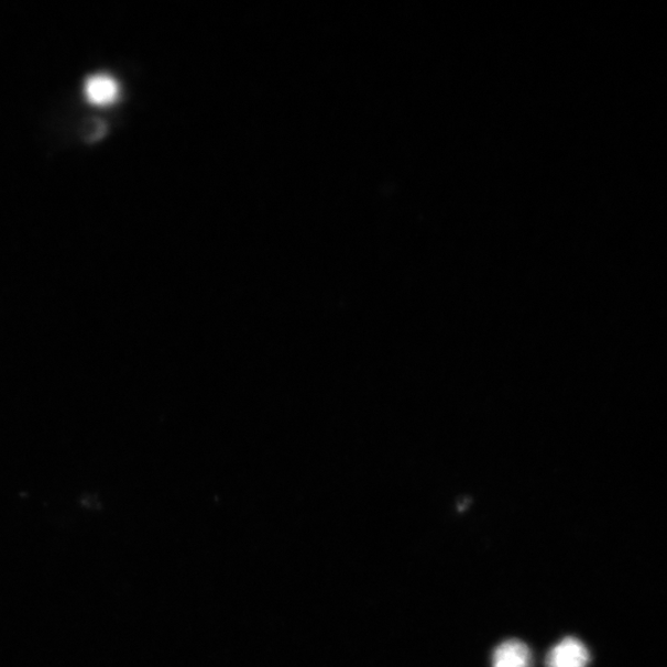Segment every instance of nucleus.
<instances>
[{"label": "nucleus", "instance_id": "1", "mask_svg": "<svg viewBox=\"0 0 667 667\" xmlns=\"http://www.w3.org/2000/svg\"><path fill=\"white\" fill-rule=\"evenodd\" d=\"M545 663L547 667H586L590 653L582 642L570 636L554 646Z\"/></svg>", "mask_w": 667, "mask_h": 667}, {"label": "nucleus", "instance_id": "2", "mask_svg": "<svg viewBox=\"0 0 667 667\" xmlns=\"http://www.w3.org/2000/svg\"><path fill=\"white\" fill-rule=\"evenodd\" d=\"M533 656L528 645L510 639L500 644L493 653L492 667H532Z\"/></svg>", "mask_w": 667, "mask_h": 667}, {"label": "nucleus", "instance_id": "3", "mask_svg": "<svg viewBox=\"0 0 667 667\" xmlns=\"http://www.w3.org/2000/svg\"><path fill=\"white\" fill-rule=\"evenodd\" d=\"M85 94L90 103L107 107L113 105L119 97V85L107 75L92 76L87 79Z\"/></svg>", "mask_w": 667, "mask_h": 667}]
</instances>
